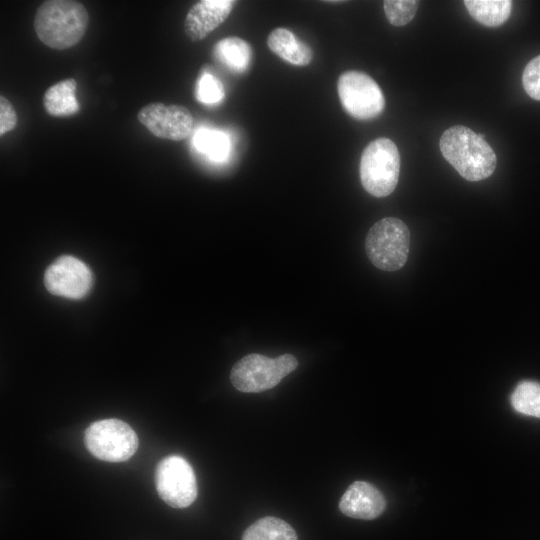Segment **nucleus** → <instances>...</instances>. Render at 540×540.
Wrapping results in <instances>:
<instances>
[{"label":"nucleus","mask_w":540,"mask_h":540,"mask_svg":"<svg viewBox=\"0 0 540 540\" xmlns=\"http://www.w3.org/2000/svg\"><path fill=\"white\" fill-rule=\"evenodd\" d=\"M443 157L468 181L488 178L496 168V154L486 140L470 128L455 125L439 141Z\"/></svg>","instance_id":"1"},{"label":"nucleus","mask_w":540,"mask_h":540,"mask_svg":"<svg viewBox=\"0 0 540 540\" xmlns=\"http://www.w3.org/2000/svg\"><path fill=\"white\" fill-rule=\"evenodd\" d=\"M89 22L85 6L78 1L48 0L35 13L34 29L46 46L64 50L76 45Z\"/></svg>","instance_id":"2"},{"label":"nucleus","mask_w":540,"mask_h":540,"mask_svg":"<svg viewBox=\"0 0 540 540\" xmlns=\"http://www.w3.org/2000/svg\"><path fill=\"white\" fill-rule=\"evenodd\" d=\"M400 154L388 138H377L363 150L359 173L362 186L375 197L390 195L399 179Z\"/></svg>","instance_id":"3"},{"label":"nucleus","mask_w":540,"mask_h":540,"mask_svg":"<svg viewBox=\"0 0 540 540\" xmlns=\"http://www.w3.org/2000/svg\"><path fill=\"white\" fill-rule=\"evenodd\" d=\"M409 245L408 227L394 217L377 221L365 239L367 257L375 267L384 271H396L405 265Z\"/></svg>","instance_id":"4"},{"label":"nucleus","mask_w":540,"mask_h":540,"mask_svg":"<svg viewBox=\"0 0 540 540\" xmlns=\"http://www.w3.org/2000/svg\"><path fill=\"white\" fill-rule=\"evenodd\" d=\"M298 366L296 357L283 354L277 358L261 354H248L237 361L231 369L233 386L245 393H258L275 387Z\"/></svg>","instance_id":"5"},{"label":"nucleus","mask_w":540,"mask_h":540,"mask_svg":"<svg viewBox=\"0 0 540 540\" xmlns=\"http://www.w3.org/2000/svg\"><path fill=\"white\" fill-rule=\"evenodd\" d=\"M89 452L107 462L128 460L138 448L135 431L119 419H104L91 423L84 434Z\"/></svg>","instance_id":"6"},{"label":"nucleus","mask_w":540,"mask_h":540,"mask_svg":"<svg viewBox=\"0 0 540 540\" xmlns=\"http://www.w3.org/2000/svg\"><path fill=\"white\" fill-rule=\"evenodd\" d=\"M337 90L343 108L355 119L370 120L384 110L385 98L381 88L364 72H344L338 79Z\"/></svg>","instance_id":"7"},{"label":"nucleus","mask_w":540,"mask_h":540,"mask_svg":"<svg viewBox=\"0 0 540 540\" xmlns=\"http://www.w3.org/2000/svg\"><path fill=\"white\" fill-rule=\"evenodd\" d=\"M155 484L160 498L174 508L190 506L197 497V481L193 468L181 456L162 459L155 472Z\"/></svg>","instance_id":"8"},{"label":"nucleus","mask_w":540,"mask_h":540,"mask_svg":"<svg viewBox=\"0 0 540 540\" xmlns=\"http://www.w3.org/2000/svg\"><path fill=\"white\" fill-rule=\"evenodd\" d=\"M93 282L92 273L81 260L64 255L45 271L44 284L53 295L81 299L88 294Z\"/></svg>","instance_id":"9"},{"label":"nucleus","mask_w":540,"mask_h":540,"mask_svg":"<svg viewBox=\"0 0 540 540\" xmlns=\"http://www.w3.org/2000/svg\"><path fill=\"white\" fill-rule=\"evenodd\" d=\"M137 118L154 136L173 141L188 138L193 131L190 111L180 105L150 103L140 109Z\"/></svg>","instance_id":"10"},{"label":"nucleus","mask_w":540,"mask_h":540,"mask_svg":"<svg viewBox=\"0 0 540 540\" xmlns=\"http://www.w3.org/2000/svg\"><path fill=\"white\" fill-rule=\"evenodd\" d=\"M386 507L383 494L366 481H355L342 495L340 511L351 518L372 520L380 516Z\"/></svg>","instance_id":"11"},{"label":"nucleus","mask_w":540,"mask_h":540,"mask_svg":"<svg viewBox=\"0 0 540 540\" xmlns=\"http://www.w3.org/2000/svg\"><path fill=\"white\" fill-rule=\"evenodd\" d=\"M236 1L202 0L194 4L185 18L184 30L192 41H199L221 25Z\"/></svg>","instance_id":"12"},{"label":"nucleus","mask_w":540,"mask_h":540,"mask_svg":"<svg viewBox=\"0 0 540 540\" xmlns=\"http://www.w3.org/2000/svg\"><path fill=\"white\" fill-rule=\"evenodd\" d=\"M267 45L273 53L293 65H308L313 58L312 49L298 41L295 35L286 28L274 29L268 36Z\"/></svg>","instance_id":"13"},{"label":"nucleus","mask_w":540,"mask_h":540,"mask_svg":"<svg viewBox=\"0 0 540 540\" xmlns=\"http://www.w3.org/2000/svg\"><path fill=\"white\" fill-rule=\"evenodd\" d=\"M77 83L73 78L50 86L44 93L43 105L46 112L55 117H66L80 110L76 98Z\"/></svg>","instance_id":"14"},{"label":"nucleus","mask_w":540,"mask_h":540,"mask_svg":"<svg viewBox=\"0 0 540 540\" xmlns=\"http://www.w3.org/2000/svg\"><path fill=\"white\" fill-rule=\"evenodd\" d=\"M213 54L221 64L235 73L244 72L252 59L250 45L239 37L221 39L215 44Z\"/></svg>","instance_id":"15"},{"label":"nucleus","mask_w":540,"mask_h":540,"mask_svg":"<svg viewBox=\"0 0 540 540\" xmlns=\"http://www.w3.org/2000/svg\"><path fill=\"white\" fill-rule=\"evenodd\" d=\"M464 5L477 22L488 27L506 22L512 10L510 0H465Z\"/></svg>","instance_id":"16"},{"label":"nucleus","mask_w":540,"mask_h":540,"mask_svg":"<svg viewBox=\"0 0 540 540\" xmlns=\"http://www.w3.org/2000/svg\"><path fill=\"white\" fill-rule=\"evenodd\" d=\"M242 540H298L293 527L276 517H263L250 525Z\"/></svg>","instance_id":"17"},{"label":"nucleus","mask_w":540,"mask_h":540,"mask_svg":"<svg viewBox=\"0 0 540 540\" xmlns=\"http://www.w3.org/2000/svg\"><path fill=\"white\" fill-rule=\"evenodd\" d=\"M196 149L215 162L225 161L231 149L230 139L227 134L208 128L199 129L193 138Z\"/></svg>","instance_id":"18"},{"label":"nucleus","mask_w":540,"mask_h":540,"mask_svg":"<svg viewBox=\"0 0 540 540\" xmlns=\"http://www.w3.org/2000/svg\"><path fill=\"white\" fill-rule=\"evenodd\" d=\"M511 404L521 414L540 418V383L531 380L518 383L511 395Z\"/></svg>","instance_id":"19"},{"label":"nucleus","mask_w":540,"mask_h":540,"mask_svg":"<svg viewBox=\"0 0 540 540\" xmlns=\"http://www.w3.org/2000/svg\"><path fill=\"white\" fill-rule=\"evenodd\" d=\"M383 8L389 23L394 26H403L414 18L418 1L386 0L383 2Z\"/></svg>","instance_id":"20"},{"label":"nucleus","mask_w":540,"mask_h":540,"mask_svg":"<svg viewBox=\"0 0 540 540\" xmlns=\"http://www.w3.org/2000/svg\"><path fill=\"white\" fill-rule=\"evenodd\" d=\"M224 87L221 81L214 75L203 72L196 84V98L204 104H216L224 98Z\"/></svg>","instance_id":"21"},{"label":"nucleus","mask_w":540,"mask_h":540,"mask_svg":"<svg viewBox=\"0 0 540 540\" xmlns=\"http://www.w3.org/2000/svg\"><path fill=\"white\" fill-rule=\"evenodd\" d=\"M522 84L531 98L540 101V55L526 65L522 75Z\"/></svg>","instance_id":"22"},{"label":"nucleus","mask_w":540,"mask_h":540,"mask_svg":"<svg viewBox=\"0 0 540 540\" xmlns=\"http://www.w3.org/2000/svg\"><path fill=\"white\" fill-rule=\"evenodd\" d=\"M17 124V114L9 100L0 96V135L13 130Z\"/></svg>","instance_id":"23"}]
</instances>
